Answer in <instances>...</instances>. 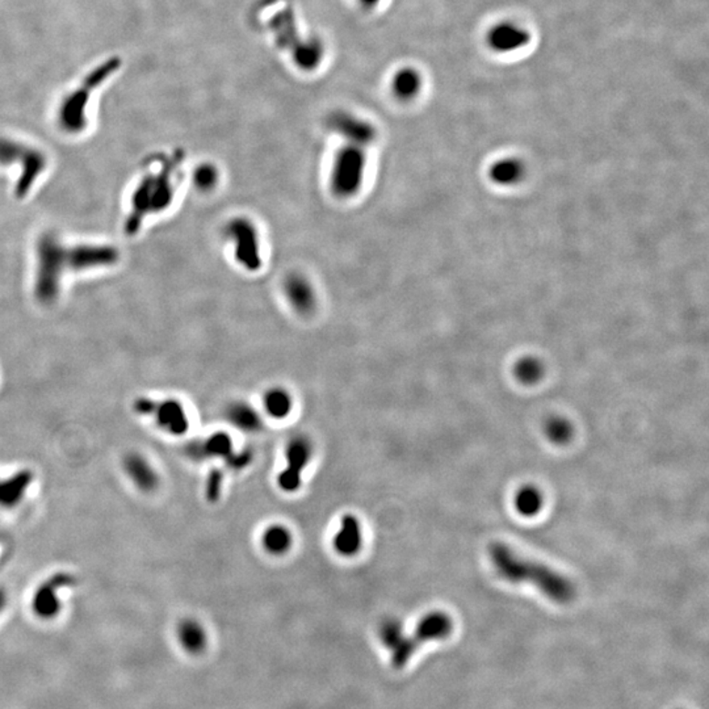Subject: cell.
Instances as JSON below:
<instances>
[{
	"label": "cell",
	"instance_id": "obj_1",
	"mask_svg": "<svg viewBox=\"0 0 709 709\" xmlns=\"http://www.w3.org/2000/svg\"><path fill=\"white\" fill-rule=\"evenodd\" d=\"M119 250L110 245H65L47 233L36 245L35 296L43 304L56 301L68 272L107 268L119 262Z\"/></svg>",
	"mask_w": 709,
	"mask_h": 709
},
{
	"label": "cell",
	"instance_id": "obj_2",
	"mask_svg": "<svg viewBox=\"0 0 709 709\" xmlns=\"http://www.w3.org/2000/svg\"><path fill=\"white\" fill-rule=\"evenodd\" d=\"M489 553L493 567L502 579L535 586L550 600L559 604L569 603L576 597L573 583L552 568L517 555L505 544H493Z\"/></svg>",
	"mask_w": 709,
	"mask_h": 709
},
{
	"label": "cell",
	"instance_id": "obj_3",
	"mask_svg": "<svg viewBox=\"0 0 709 709\" xmlns=\"http://www.w3.org/2000/svg\"><path fill=\"white\" fill-rule=\"evenodd\" d=\"M176 160L164 162L158 172L148 173L141 179L130 196V214L125 220V233L134 235L139 233L146 217L161 214L172 205L175 187L172 184V173L175 172Z\"/></svg>",
	"mask_w": 709,
	"mask_h": 709
},
{
	"label": "cell",
	"instance_id": "obj_4",
	"mask_svg": "<svg viewBox=\"0 0 709 709\" xmlns=\"http://www.w3.org/2000/svg\"><path fill=\"white\" fill-rule=\"evenodd\" d=\"M269 28L274 32L277 45L289 52L296 65L305 71L318 68L323 59V45L316 38L302 37L296 26L295 15L290 8H283L269 20Z\"/></svg>",
	"mask_w": 709,
	"mask_h": 709
},
{
	"label": "cell",
	"instance_id": "obj_5",
	"mask_svg": "<svg viewBox=\"0 0 709 709\" xmlns=\"http://www.w3.org/2000/svg\"><path fill=\"white\" fill-rule=\"evenodd\" d=\"M121 66V61L118 57H112V58L107 59L104 64L98 66L95 70H92L86 79L83 80L82 86L76 91L71 92L68 98L65 99L62 103L61 109H59V125L62 130L68 131V133L77 134L86 130L87 116L86 109L89 106V99H91L92 92L103 85L108 78L112 77L113 73L119 70Z\"/></svg>",
	"mask_w": 709,
	"mask_h": 709
},
{
	"label": "cell",
	"instance_id": "obj_6",
	"mask_svg": "<svg viewBox=\"0 0 709 709\" xmlns=\"http://www.w3.org/2000/svg\"><path fill=\"white\" fill-rule=\"evenodd\" d=\"M0 164H17L20 167L19 179L15 184V196L23 199L28 196L33 185L37 183L47 169V157L38 149L19 141L0 139Z\"/></svg>",
	"mask_w": 709,
	"mask_h": 709
},
{
	"label": "cell",
	"instance_id": "obj_7",
	"mask_svg": "<svg viewBox=\"0 0 709 709\" xmlns=\"http://www.w3.org/2000/svg\"><path fill=\"white\" fill-rule=\"evenodd\" d=\"M367 155L364 148L346 143L335 154L330 172V187L340 199L354 197L366 178Z\"/></svg>",
	"mask_w": 709,
	"mask_h": 709
},
{
	"label": "cell",
	"instance_id": "obj_8",
	"mask_svg": "<svg viewBox=\"0 0 709 709\" xmlns=\"http://www.w3.org/2000/svg\"><path fill=\"white\" fill-rule=\"evenodd\" d=\"M225 235L232 244L236 263L246 271H259L263 265L262 244L253 221L242 215L232 218L226 224Z\"/></svg>",
	"mask_w": 709,
	"mask_h": 709
},
{
	"label": "cell",
	"instance_id": "obj_9",
	"mask_svg": "<svg viewBox=\"0 0 709 709\" xmlns=\"http://www.w3.org/2000/svg\"><path fill=\"white\" fill-rule=\"evenodd\" d=\"M452 620L450 616L443 612H433L424 616L418 624L417 631L412 636H405L393 649H391V662L396 667L408 663L409 658L415 653L418 648L431 640H442L450 636L452 632Z\"/></svg>",
	"mask_w": 709,
	"mask_h": 709
},
{
	"label": "cell",
	"instance_id": "obj_10",
	"mask_svg": "<svg viewBox=\"0 0 709 709\" xmlns=\"http://www.w3.org/2000/svg\"><path fill=\"white\" fill-rule=\"evenodd\" d=\"M134 412L142 417L154 420L164 433L173 436L184 435L190 427L187 412L179 401L172 398L155 401L148 397H140L134 401Z\"/></svg>",
	"mask_w": 709,
	"mask_h": 709
},
{
	"label": "cell",
	"instance_id": "obj_11",
	"mask_svg": "<svg viewBox=\"0 0 709 709\" xmlns=\"http://www.w3.org/2000/svg\"><path fill=\"white\" fill-rule=\"evenodd\" d=\"M313 444L307 436L296 435L286 448V468L277 477V485L283 492L295 493L301 487L302 472L312 460Z\"/></svg>",
	"mask_w": 709,
	"mask_h": 709
},
{
	"label": "cell",
	"instance_id": "obj_12",
	"mask_svg": "<svg viewBox=\"0 0 709 709\" xmlns=\"http://www.w3.org/2000/svg\"><path fill=\"white\" fill-rule=\"evenodd\" d=\"M74 583L76 579L66 571H58L45 579L33 592L31 603L33 613L43 620H52L61 612L62 602L59 592L62 589L71 588Z\"/></svg>",
	"mask_w": 709,
	"mask_h": 709
},
{
	"label": "cell",
	"instance_id": "obj_13",
	"mask_svg": "<svg viewBox=\"0 0 709 709\" xmlns=\"http://www.w3.org/2000/svg\"><path fill=\"white\" fill-rule=\"evenodd\" d=\"M328 127L349 145L366 149L375 141L376 128L370 122L349 112H335L328 119Z\"/></svg>",
	"mask_w": 709,
	"mask_h": 709
},
{
	"label": "cell",
	"instance_id": "obj_14",
	"mask_svg": "<svg viewBox=\"0 0 709 709\" xmlns=\"http://www.w3.org/2000/svg\"><path fill=\"white\" fill-rule=\"evenodd\" d=\"M283 290L287 301L296 312L309 314L316 309V289H314L312 281L308 279L305 275L297 274V272L287 275L283 283Z\"/></svg>",
	"mask_w": 709,
	"mask_h": 709
},
{
	"label": "cell",
	"instance_id": "obj_15",
	"mask_svg": "<svg viewBox=\"0 0 709 709\" xmlns=\"http://www.w3.org/2000/svg\"><path fill=\"white\" fill-rule=\"evenodd\" d=\"M125 474L131 484L143 493H152L160 486V475L143 454L131 452L124 459Z\"/></svg>",
	"mask_w": 709,
	"mask_h": 709
},
{
	"label": "cell",
	"instance_id": "obj_16",
	"mask_svg": "<svg viewBox=\"0 0 709 709\" xmlns=\"http://www.w3.org/2000/svg\"><path fill=\"white\" fill-rule=\"evenodd\" d=\"M233 441L227 433H217L204 441H194L185 447V454L194 462H203V460L229 459L232 456Z\"/></svg>",
	"mask_w": 709,
	"mask_h": 709
},
{
	"label": "cell",
	"instance_id": "obj_17",
	"mask_svg": "<svg viewBox=\"0 0 709 709\" xmlns=\"http://www.w3.org/2000/svg\"><path fill=\"white\" fill-rule=\"evenodd\" d=\"M333 546L335 552L343 558L358 555L363 546V532L358 517L347 514L340 520L339 529L335 534Z\"/></svg>",
	"mask_w": 709,
	"mask_h": 709
},
{
	"label": "cell",
	"instance_id": "obj_18",
	"mask_svg": "<svg viewBox=\"0 0 709 709\" xmlns=\"http://www.w3.org/2000/svg\"><path fill=\"white\" fill-rule=\"evenodd\" d=\"M35 480L33 472L23 469L7 478H0V507L14 508L22 504Z\"/></svg>",
	"mask_w": 709,
	"mask_h": 709
},
{
	"label": "cell",
	"instance_id": "obj_19",
	"mask_svg": "<svg viewBox=\"0 0 709 709\" xmlns=\"http://www.w3.org/2000/svg\"><path fill=\"white\" fill-rule=\"evenodd\" d=\"M529 38L531 36L526 29L519 28L514 24L505 23L492 29L487 41L496 52L506 53L526 47L529 43Z\"/></svg>",
	"mask_w": 709,
	"mask_h": 709
},
{
	"label": "cell",
	"instance_id": "obj_20",
	"mask_svg": "<svg viewBox=\"0 0 709 709\" xmlns=\"http://www.w3.org/2000/svg\"><path fill=\"white\" fill-rule=\"evenodd\" d=\"M178 639L185 651L193 654L204 651L208 641L204 628L193 619H184L179 623Z\"/></svg>",
	"mask_w": 709,
	"mask_h": 709
},
{
	"label": "cell",
	"instance_id": "obj_21",
	"mask_svg": "<svg viewBox=\"0 0 709 709\" xmlns=\"http://www.w3.org/2000/svg\"><path fill=\"white\" fill-rule=\"evenodd\" d=\"M226 418L233 426L244 433H256L262 427L258 412L248 403H232L226 410Z\"/></svg>",
	"mask_w": 709,
	"mask_h": 709
},
{
	"label": "cell",
	"instance_id": "obj_22",
	"mask_svg": "<svg viewBox=\"0 0 709 709\" xmlns=\"http://www.w3.org/2000/svg\"><path fill=\"white\" fill-rule=\"evenodd\" d=\"M422 79L420 73L415 71L414 68H402L398 71L391 80V89H393V94L396 95L401 100H412L417 97L418 92L421 91Z\"/></svg>",
	"mask_w": 709,
	"mask_h": 709
},
{
	"label": "cell",
	"instance_id": "obj_23",
	"mask_svg": "<svg viewBox=\"0 0 709 709\" xmlns=\"http://www.w3.org/2000/svg\"><path fill=\"white\" fill-rule=\"evenodd\" d=\"M292 541L289 529L281 525L269 526L262 535L263 548L267 550L269 555H286L292 548Z\"/></svg>",
	"mask_w": 709,
	"mask_h": 709
},
{
	"label": "cell",
	"instance_id": "obj_24",
	"mask_svg": "<svg viewBox=\"0 0 709 709\" xmlns=\"http://www.w3.org/2000/svg\"><path fill=\"white\" fill-rule=\"evenodd\" d=\"M263 406L269 417L283 420L292 412L293 398L284 388H271L263 397Z\"/></svg>",
	"mask_w": 709,
	"mask_h": 709
},
{
	"label": "cell",
	"instance_id": "obj_25",
	"mask_svg": "<svg viewBox=\"0 0 709 709\" xmlns=\"http://www.w3.org/2000/svg\"><path fill=\"white\" fill-rule=\"evenodd\" d=\"M523 172H525L523 164L519 161L508 158V160L496 162L492 167L490 176L495 183L511 185L522 179Z\"/></svg>",
	"mask_w": 709,
	"mask_h": 709
},
{
	"label": "cell",
	"instance_id": "obj_26",
	"mask_svg": "<svg viewBox=\"0 0 709 709\" xmlns=\"http://www.w3.org/2000/svg\"><path fill=\"white\" fill-rule=\"evenodd\" d=\"M516 507L522 516H537L543 507V495L535 487H523L516 496Z\"/></svg>",
	"mask_w": 709,
	"mask_h": 709
},
{
	"label": "cell",
	"instance_id": "obj_27",
	"mask_svg": "<svg viewBox=\"0 0 709 709\" xmlns=\"http://www.w3.org/2000/svg\"><path fill=\"white\" fill-rule=\"evenodd\" d=\"M516 373L517 379L526 384H535L543 376V366L535 358H526L516 364Z\"/></svg>",
	"mask_w": 709,
	"mask_h": 709
},
{
	"label": "cell",
	"instance_id": "obj_28",
	"mask_svg": "<svg viewBox=\"0 0 709 709\" xmlns=\"http://www.w3.org/2000/svg\"><path fill=\"white\" fill-rule=\"evenodd\" d=\"M218 170L212 164L205 163L197 167L196 172H193V182L196 187L202 191L214 190L218 183Z\"/></svg>",
	"mask_w": 709,
	"mask_h": 709
},
{
	"label": "cell",
	"instance_id": "obj_29",
	"mask_svg": "<svg viewBox=\"0 0 709 709\" xmlns=\"http://www.w3.org/2000/svg\"><path fill=\"white\" fill-rule=\"evenodd\" d=\"M546 433L552 442L567 443L571 436V427L567 421L561 420V418H552L547 422Z\"/></svg>",
	"mask_w": 709,
	"mask_h": 709
},
{
	"label": "cell",
	"instance_id": "obj_30",
	"mask_svg": "<svg viewBox=\"0 0 709 709\" xmlns=\"http://www.w3.org/2000/svg\"><path fill=\"white\" fill-rule=\"evenodd\" d=\"M224 474L220 469H214L206 480L205 496L209 502H217L223 490Z\"/></svg>",
	"mask_w": 709,
	"mask_h": 709
},
{
	"label": "cell",
	"instance_id": "obj_31",
	"mask_svg": "<svg viewBox=\"0 0 709 709\" xmlns=\"http://www.w3.org/2000/svg\"><path fill=\"white\" fill-rule=\"evenodd\" d=\"M251 462H253V454L248 450L233 452L232 456L226 460L227 465L230 468L235 469V471L246 468Z\"/></svg>",
	"mask_w": 709,
	"mask_h": 709
},
{
	"label": "cell",
	"instance_id": "obj_32",
	"mask_svg": "<svg viewBox=\"0 0 709 709\" xmlns=\"http://www.w3.org/2000/svg\"><path fill=\"white\" fill-rule=\"evenodd\" d=\"M7 594L0 588V613L5 611V606H7Z\"/></svg>",
	"mask_w": 709,
	"mask_h": 709
},
{
	"label": "cell",
	"instance_id": "obj_33",
	"mask_svg": "<svg viewBox=\"0 0 709 709\" xmlns=\"http://www.w3.org/2000/svg\"><path fill=\"white\" fill-rule=\"evenodd\" d=\"M359 2H360L361 5H364L366 8H372L376 7V5H379L381 0H359Z\"/></svg>",
	"mask_w": 709,
	"mask_h": 709
}]
</instances>
